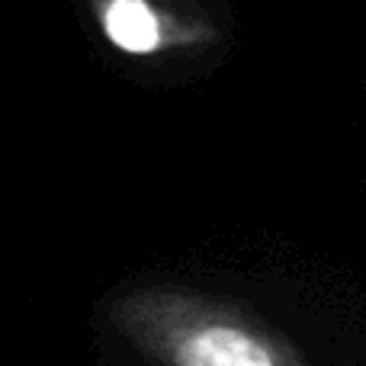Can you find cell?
<instances>
[{
  "label": "cell",
  "mask_w": 366,
  "mask_h": 366,
  "mask_svg": "<svg viewBox=\"0 0 366 366\" xmlns=\"http://www.w3.org/2000/svg\"><path fill=\"white\" fill-rule=\"evenodd\" d=\"M107 36L126 51H152L158 45V19L145 0H113L107 6Z\"/></svg>",
  "instance_id": "cell-2"
},
{
  "label": "cell",
  "mask_w": 366,
  "mask_h": 366,
  "mask_svg": "<svg viewBox=\"0 0 366 366\" xmlns=\"http://www.w3.org/2000/svg\"><path fill=\"white\" fill-rule=\"evenodd\" d=\"M129 335L161 366H302L260 331L193 305L135 309Z\"/></svg>",
  "instance_id": "cell-1"
}]
</instances>
